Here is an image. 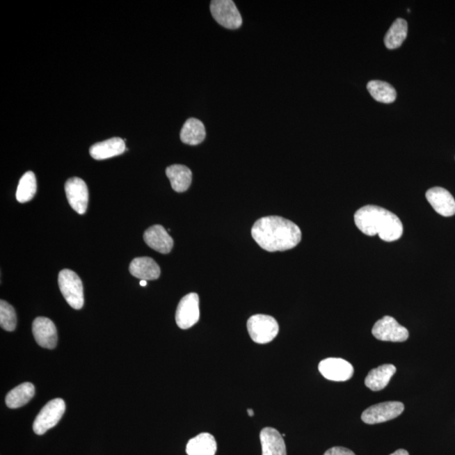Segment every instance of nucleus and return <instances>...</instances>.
Returning a JSON list of instances; mask_svg holds the SVG:
<instances>
[{
	"instance_id": "1",
	"label": "nucleus",
	"mask_w": 455,
	"mask_h": 455,
	"mask_svg": "<svg viewBox=\"0 0 455 455\" xmlns=\"http://www.w3.org/2000/svg\"><path fill=\"white\" fill-rule=\"evenodd\" d=\"M251 235L263 250L269 253L293 249L302 238L301 230L297 225L279 216L258 219L251 229Z\"/></svg>"
},
{
	"instance_id": "2",
	"label": "nucleus",
	"mask_w": 455,
	"mask_h": 455,
	"mask_svg": "<svg viewBox=\"0 0 455 455\" xmlns=\"http://www.w3.org/2000/svg\"><path fill=\"white\" fill-rule=\"evenodd\" d=\"M355 225L369 237L378 234L382 241H396L403 234L401 219L392 211L375 205L361 207L354 214Z\"/></svg>"
},
{
	"instance_id": "3",
	"label": "nucleus",
	"mask_w": 455,
	"mask_h": 455,
	"mask_svg": "<svg viewBox=\"0 0 455 455\" xmlns=\"http://www.w3.org/2000/svg\"><path fill=\"white\" fill-rule=\"evenodd\" d=\"M58 285L63 298L74 310H81L85 303L81 278L74 271L65 269L58 275Z\"/></svg>"
},
{
	"instance_id": "4",
	"label": "nucleus",
	"mask_w": 455,
	"mask_h": 455,
	"mask_svg": "<svg viewBox=\"0 0 455 455\" xmlns=\"http://www.w3.org/2000/svg\"><path fill=\"white\" fill-rule=\"evenodd\" d=\"M247 330L253 342L258 344H266L276 338L279 326L270 315L255 314L247 321Z\"/></svg>"
},
{
	"instance_id": "5",
	"label": "nucleus",
	"mask_w": 455,
	"mask_h": 455,
	"mask_svg": "<svg viewBox=\"0 0 455 455\" xmlns=\"http://www.w3.org/2000/svg\"><path fill=\"white\" fill-rule=\"evenodd\" d=\"M66 405L61 398L51 400L39 413L33 423L35 434L42 435L58 424L65 413Z\"/></svg>"
},
{
	"instance_id": "6",
	"label": "nucleus",
	"mask_w": 455,
	"mask_h": 455,
	"mask_svg": "<svg viewBox=\"0 0 455 455\" xmlns=\"http://www.w3.org/2000/svg\"><path fill=\"white\" fill-rule=\"evenodd\" d=\"M210 10L215 21L227 29L237 30L242 25L241 13L231 0H214Z\"/></svg>"
},
{
	"instance_id": "7",
	"label": "nucleus",
	"mask_w": 455,
	"mask_h": 455,
	"mask_svg": "<svg viewBox=\"0 0 455 455\" xmlns=\"http://www.w3.org/2000/svg\"><path fill=\"white\" fill-rule=\"evenodd\" d=\"M405 406L401 402L387 401L378 403L366 409L362 414V421L366 424H378L397 418L404 412Z\"/></svg>"
},
{
	"instance_id": "8",
	"label": "nucleus",
	"mask_w": 455,
	"mask_h": 455,
	"mask_svg": "<svg viewBox=\"0 0 455 455\" xmlns=\"http://www.w3.org/2000/svg\"><path fill=\"white\" fill-rule=\"evenodd\" d=\"M372 334L378 340L383 342H403L409 337L408 330L391 317H384L375 323Z\"/></svg>"
},
{
	"instance_id": "9",
	"label": "nucleus",
	"mask_w": 455,
	"mask_h": 455,
	"mask_svg": "<svg viewBox=\"0 0 455 455\" xmlns=\"http://www.w3.org/2000/svg\"><path fill=\"white\" fill-rule=\"evenodd\" d=\"M200 319V308H199V297L197 294L191 293L182 298L175 313V321L182 330L191 328Z\"/></svg>"
},
{
	"instance_id": "10",
	"label": "nucleus",
	"mask_w": 455,
	"mask_h": 455,
	"mask_svg": "<svg viewBox=\"0 0 455 455\" xmlns=\"http://www.w3.org/2000/svg\"><path fill=\"white\" fill-rule=\"evenodd\" d=\"M319 371L328 381L343 382L353 377L354 369L350 362L342 358L324 359L319 365Z\"/></svg>"
},
{
	"instance_id": "11",
	"label": "nucleus",
	"mask_w": 455,
	"mask_h": 455,
	"mask_svg": "<svg viewBox=\"0 0 455 455\" xmlns=\"http://www.w3.org/2000/svg\"><path fill=\"white\" fill-rule=\"evenodd\" d=\"M65 191L72 209L79 214H85L89 202V191L82 179L73 177L67 179Z\"/></svg>"
},
{
	"instance_id": "12",
	"label": "nucleus",
	"mask_w": 455,
	"mask_h": 455,
	"mask_svg": "<svg viewBox=\"0 0 455 455\" xmlns=\"http://www.w3.org/2000/svg\"><path fill=\"white\" fill-rule=\"evenodd\" d=\"M33 333L40 346L54 349L58 343L57 328L49 318L38 317L33 321Z\"/></svg>"
},
{
	"instance_id": "13",
	"label": "nucleus",
	"mask_w": 455,
	"mask_h": 455,
	"mask_svg": "<svg viewBox=\"0 0 455 455\" xmlns=\"http://www.w3.org/2000/svg\"><path fill=\"white\" fill-rule=\"evenodd\" d=\"M426 198L442 216L451 217L455 214V200L448 190L442 187H433L426 191Z\"/></svg>"
},
{
	"instance_id": "14",
	"label": "nucleus",
	"mask_w": 455,
	"mask_h": 455,
	"mask_svg": "<svg viewBox=\"0 0 455 455\" xmlns=\"http://www.w3.org/2000/svg\"><path fill=\"white\" fill-rule=\"evenodd\" d=\"M143 239L150 248L161 254H168L173 248V239L161 225L149 228L143 234Z\"/></svg>"
},
{
	"instance_id": "15",
	"label": "nucleus",
	"mask_w": 455,
	"mask_h": 455,
	"mask_svg": "<svg viewBox=\"0 0 455 455\" xmlns=\"http://www.w3.org/2000/svg\"><path fill=\"white\" fill-rule=\"evenodd\" d=\"M129 150L125 145V141L121 138H113L106 141L95 143L90 147L91 157L97 161L110 159L125 153Z\"/></svg>"
},
{
	"instance_id": "16",
	"label": "nucleus",
	"mask_w": 455,
	"mask_h": 455,
	"mask_svg": "<svg viewBox=\"0 0 455 455\" xmlns=\"http://www.w3.org/2000/svg\"><path fill=\"white\" fill-rule=\"evenodd\" d=\"M262 455H287L285 439L277 429L265 428L261 431Z\"/></svg>"
},
{
	"instance_id": "17",
	"label": "nucleus",
	"mask_w": 455,
	"mask_h": 455,
	"mask_svg": "<svg viewBox=\"0 0 455 455\" xmlns=\"http://www.w3.org/2000/svg\"><path fill=\"white\" fill-rule=\"evenodd\" d=\"M129 271L134 277L141 280H157L161 276V269L150 257H138L130 263Z\"/></svg>"
},
{
	"instance_id": "18",
	"label": "nucleus",
	"mask_w": 455,
	"mask_h": 455,
	"mask_svg": "<svg viewBox=\"0 0 455 455\" xmlns=\"http://www.w3.org/2000/svg\"><path fill=\"white\" fill-rule=\"evenodd\" d=\"M396 366L384 365L370 371L365 378V385L373 391L384 390L388 385L391 378L396 374Z\"/></svg>"
},
{
	"instance_id": "19",
	"label": "nucleus",
	"mask_w": 455,
	"mask_h": 455,
	"mask_svg": "<svg viewBox=\"0 0 455 455\" xmlns=\"http://www.w3.org/2000/svg\"><path fill=\"white\" fill-rule=\"evenodd\" d=\"M186 454L189 455H215L217 451V442L213 435L203 433L190 439L186 445Z\"/></svg>"
},
{
	"instance_id": "20",
	"label": "nucleus",
	"mask_w": 455,
	"mask_h": 455,
	"mask_svg": "<svg viewBox=\"0 0 455 455\" xmlns=\"http://www.w3.org/2000/svg\"><path fill=\"white\" fill-rule=\"evenodd\" d=\"M166 175L170 179L171 187L177 193H184L189 190L193 181L191 170L182 165L169 166L166 169Z\"/></svg>"
},
{
	"instance_id": "21",
	"label": "nucleus",
	"mask_w": 455,
	"mask_h": 455,
	"mask_svg": "<svg viewBox=\"0 0 455 455\" xmlns=\"http://www.w3.org/2000/svg\"><path fill=\"white\" fill-rule=\"evenodd\" d=\"M206 129L203 123L197 118H189L181 131V141L189 145H198L205 141Z\"/></svg>"
},
{
	"instance_id": "22",
	"label": "nucleus",
	"mask_w": 455,
	"mask_h": 455,
	"mask_svg": "<svg viewBox=\"0 0 455 455\" xmlns=\"http://www.w3.org/2000/svg\"><path fill=\"white\" fill-rule=\"evenodd\" d=\"M35 394V386L26 382L15 387L8 393L6 398V406L10 409L19 408L27 404Z\"/></svg>"
},
{
	"instance_id": "23",
	"label": "nucleus",
	"mask_w": 455,
	"mask_h": 455,
	"mask_svg": "<svg viewBox=\"0 0 455 455\" xmlns=\"http://www.w3.org/2000/svg\"><path fill=\"white\" fill-rule=\"evenodd\" d=\"M408 26L404 19L398 18L390 26L385 38V45L390 50L397 49L402 45L407 37Z\"/></svg>"
},
{
	"instance_id": "24",
	"label": "nucleus",
	"mask_w": 455,
	"mask_h": 455,
	"mask_svg": "<svg viewBox=\"0 0 455 455\" xmlns=\"http://www.w3.org/2000/svg\"><path fill=\"white\" fill-rule=\"evenodd\" d=\"M367 89H368L369 94L372 95L375 101L378 102L390 104L397 99V90L389 83L372 81L368 83Z\"/></svg>"
},
{
	"instance_id": "25",
	"label": "nucleus",
	"mask_w": 455,
	"mask_h": 455,
	"mask_svg": "<svg viewBox=\"0 0 455 455\" xmlns=\"http://www.w3.org/2000/svg\"><path fill=\"white\" fill-rule=\"evenodd\" d=\"M37 179L33 171H27L19 179L17 191V199L19 202L25 203L33 200L37 193Z\"/></svg>"
},
{
	"instance_id": "26",
	"label": "nucleus",
	"mask_w": 455,
	"mask_h": 455,
	"mask_svg": "<svg viewBox=\"0 0 455 455\" xmlns=\"http://www.w3.org/2000/svg\"><path fill=\"white\" fill-rule=\"evenodd\" d=\"M17 313L9 303L0 301V326L3 330L13 331L17 328Z\"/></svg>"
},
{
	"instance_id": "27",
	"label": "nucleus",
	"mask_w": 455,
	"mask_h": 455,
	"mask_svg": "<svg viewBox=\"0 0 455 455\" xmlns=\"http://www.w3.org/2000/svg\"><path fill=\"white\" fill-rule=\"evenodd\" d=\"M324 455H356L352 450L343 448V447H333L326 451Z\"/></svg>"
},
{
	"instance_id": "28",
	"label": "nucleus",
	"mask_w": 455,
	"mask_h": 455,
	"mask_svg": "<svg viewBox=\"0 0 455 455\" xmlns=\"http://www.w3.org/2000/svg\"><path fill=\"white\" fill-rule=\"evenodd\" d=\"M390 455H409V453L407 452L405 449H398L396 452L391 454Z\"/></svg>"
},
{
	"instance_id": "29",
	"label": "nucleus",
	"mask_w": 455,
	"mask_h": 455,
	"mask_svg": "<svg viewBox=\"0 0 455 455\" xmlns=\"http://www.w3.org/2000/svg\"><path fill=\"white\" fill-rule=\"evenodd\" d=\"M247 413H248V415H249L250 417H253L254 415H255V413H254V410H251V409H248V410H247Z\"/></svg>"
},
{
	"instance_id": "30",
	"label": "nucleus",
	"mask_w": 455,
	"mask_h": 455,
	"mask_svg": "<svg viewBox=\"0 0 455 455\" xmlns=\"http://www.w3.org/2000/svg\"><path fill=\"white\" fill-rule=\"evenodd\" d=\"M141 285L143 286V287H145V286H147V281H145V280H141Z\"/></svg>"
}]
</instances>
